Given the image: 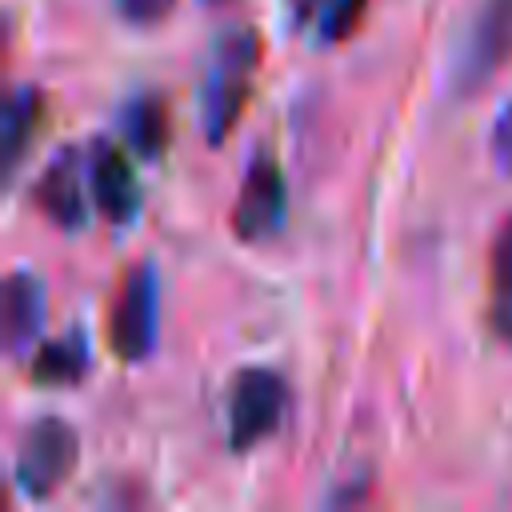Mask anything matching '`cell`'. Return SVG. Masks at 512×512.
<instances>
[{
	"label": "cell",
	"instance_id": "30bf717a",
	"mask_svg": "<svg viewBox=\"0 0 512 512\" xmlns=\"http://www.w3.org/2000/svg\"><path fill=\"white\" fill-rule=\"evenodd\" d=\"M44 124V96L40 88H16L4 104V128H0V152H4V172H16L24 152L32 148L36 132Z\"/></svg>",
	"mask_w": 512,
	"mask_h": 512
},
{
	"label": "cell",
	"instance_id": "8fae6325",
	"mask_svg": "<svg viewBox=\"0 0 512 512\" xmlns=\"http://www.w3.org/2000/svg\"><path fill=\"white\" fill-rule=\"evenodd\" d=\"M172 136V120H168V104L156 92H144L136 100H128L124 108V140L140 160H156L164 156Z\"/></svg>",
	"mask_w": 512,
	"mask_h": 512
},
{
	"label": "cell",
	"instance_id": "7c38bea8",
	"mask_svg": "<svg viewBox=\"0 0 512 512\" xmlns=\"http://www.w3.org/2000/svg\"><path fill=\"white\" fill-rule=\"evenodd\" d=\"M28 372H32L36 384H48V388L84 380V372H88V340H84V332L72 328V332L56 336V340H44L36 348Z\"/></svg>",
	"mask_w": 512,
	"mask_h": 512
},
{
	"label": "cell",
	"instance_id": "5bb4252c",
	"mask_svg": "<svg viewBox=\"0 0 512 512\" xmlns=\"http://www.w3.org/2000/svg\"><path fill=\"white\" fill-rule=\"evenodd\" d=\"M364 8H368V0H324V8L312 20L316 40L320 44H336V40L352 36L356 24H360V16H364Z\"/></svg>",
	"mask_w": 512,
	"mask_h": 512
},
{
	"label": "cell",
	"instance_id": "7a4b0ae2",
	"mask_svg": "<svg viewBox=\"0 0 512 512\" xmlns=\"http://www.w3.org/2000/svg\"><path fill=\"white\" fill-rule=\"evenodd\" d=\"M76 460H80L76 428L60 416H40L24 428L12 472H16V484L24 496L44 500L76 472Z\"/></svg>",
	"mask_w": 512,
	"mask_h": 512
},
{
	"label": "cell",
	"instance_id": "5b68a950",
	"mask_svg": "<svg viewBox=\"0 0 512 512\" xmlns=\"http://www.w3.org/2000/svg\"><path fill=\"white\" fill-rule=\"evenodd\" d=\"M512 60V0H484L456 56V92L468 96Z\"/></svg>",
	"mask_w": 512,
	"mask_h": 512
},
{
	"label": "cell",
	"instance_id": "9a60e30c",
	"mask_svg": "<svg viewBox=\"0 0 512 512\" xmlns=\"http://www.w3.org/2000/svg\"><path fill=\"white\" fill-rule=\"evenodd\" d=\"M172 4H176V0H116V12H120L128 24L148 28V24L164 20V16L172 12Z\"/></svg>",
	"mask_w": 512,
	"mask_h": 512
},
{
	"label": "cell",
	"instance_id": "9c48e42d",
	"mask_svg": "<svg viewBox=\"0 0 512 512\" xmlns=\"http://www.w3.org/2000/svg\"><path fill=\"white\" fill-rule=\"evenodd\" d=\"M48 316V300H44V284L32 272H12L4 280V348L12 356H24L44 328Z\"/></svg>",
	"mask_w": 512,
	"mask_h": 512
},
{
	"label": "cell",
	"instance_id": "4fadbf2b",
	"mask_svg": "<svg viewBox=\"0 0 512 512\" xmlns=\"http://www.w3.org/2000/svg\"><path fill=\"white\" fill-rule=\"evenodd\" d=\"M488 284H492V328L500 340L512 344V216L500 224L496 244H492V264H488Z\"/></svg>",
	"mask_w": 512,
	"mask_h": 512
},
{
	"label": "cell",
	"instance_id": "ba28073f",
	"mask_svg": "<svg viewBox=\"0 0 512 512\" xmlns=\"http://www.w3.org/2000/svg\"><path fill=\"white\" fill-rule=\"evenodd\" d=\"M88 180H92V200L108 224H132L136 220L140 184H136V168H132L128 152H120L112 140H96Z\"/></svg>",
	"mask_w": 512,
	"mask_h": 512
},
{
	"label": "cell",
	"instance_id": "277c9868",
	"mask_svg": "<svg viewBox=\"0 0 512 512\" xmlns=\"http://www.w3.org/2000/svg\"><path fill=\"white\" fill-rule=\"evenodd\" d=\"M288 388L272 368H240L228 384V444L236 452L268 440L284 420Z\"/></svg>",
	"mask_w": 512,
	"mask_h": 512
},
{
	"label": "cell",
	"instance_id": "2e32d148",
	"mask_svg": "<svg viewBox=\"0 0 512 512\" xmlns=\"http://www.w3.org/2000/svg\"><path fill=\"white\" fill-rule=\"evenodd\" d=\"M492 160L500 172H512V104H504L492 124Z\"/></svg>",
	"mask_w": 512,
	"mask_h": 512
},
{
	"label": "cell",
	"instance_id": "3957f363",
	"mask_svg": "<svg viewBox=\"0 0 512 512\" xmlns=\"http://www.w3.org/2000/svg\"><path fill=\"white\" fill-rule=\"evenodd\" d=\"M156 344V272L152 264H132L108 308V348L120 364H136Z\"/></svg>",
	"mask_w": 512,
	"mask_h": 512
},
{
	"label": "cell",
	"instance_id": "8992f818",
	"mask_svg": "<svg viewBox=\"0 0 512 512\" xmlns=\"http://www.w3.org/2000/svg\"><path fill=\"white\" fill-rule=\"evenodd\" d=\"M284 212H288V188H284L280 164L268 152H260V156H252V164L240 180V192L232 204V232L244 244H260L280 232Z\"/></svg>",
	"mask_w": 512,
	"mask_h": 512
},
{
	"label": "cell",
	"instance_id": "6da1fadb",
	"mask_svg": "<svg viewBox=\"0 0 512 512\" xmlns=\"http://www.w3.org/2000/svg\"><path fill=\"white\" fill-rule=\"evenodd\" d=\"M260 36L252 28H228L216 48H212V64H208V80H204V136L208 144L228 140V132L236 128L248 96H252V76L260 68Z\"/></svg>",
	"mask_w": 512,
	"mask_h": 512
},
{
	"label": "cell",
	"instance_id": "52a82bcc",
	"mask_svg": "<svg viewBox=\"0 0 512 512\" xmlns=\"http://www.w3.org/2000/svg\"><path fill=\"white\" fill-rule=\"evenodd\" d=\"M32 204L64 232L84 228L88 220V192H84V168H80V152L76 148H60L44 172L32 184Z\"/></svg>",
	"mask_w": 512,
	"mask_h": 512
},
{
	"label": "cell",
	"instance_id": "ac0fdd59",
	"mask_svg": "<svg viewBox=\"0 0 512 512\" xmlns=\"http://www.w3.org/2000/svg\"><path fill=\"white\" fill-rule=\"evenodd\" d=\"M204 4H220V0H204Z\"/></svg>",
	"mask_w": 512,
	"mask_h": 512
},
{
	"label": "cell",
	"instance_id": "e0dca14e",
	"mask_svg": "<svg viewBox=\"0 0 512 512\" xmlns=\"http://www.w3.org/2000/svg\"><path fill=\"white\" fill-rule=\"evenodd\" d=\"M324 8V0H288V12H292V24L296 28H312L316 12Z\"/></svg>",
	"mask_w": 512,
	"mask_h": 512
}]
</instances>
